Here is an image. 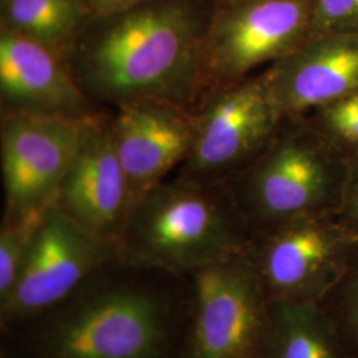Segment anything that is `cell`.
I'll return each instance as SVG.
<instances>
[{"label": "cell", "instance_id": "obj_20", "mask_svg": "<svg viewBox=\"0 0 358 358\" xmlns=\"http://www.w3.org/2000/svg\"><path fill=\"white\" fill-rule=\"evenodd\" d=\"M337 217L348 230L358 235V150L350 154L344 192Z\"/></svg>", "mask_w": 358, "mask_h": 358}, {"label": "cell", "instance_id": "obj_16", "mask_svg": "<svg viewBox=\"0 0 358 358\" xmlns=\"http://www.w3.org/2000/svg\"><path fill=\"white\" fill-rule=\"evenodd\" d=\"M3 27L64 57L90 17L85 0H3Z\"/></svg>", "mask_w": 358, "mask_h": 358}, {"label": "cell", "instance_id": "obj_4", "mask_svg": "<svg viewBox=\"0 0 358 358\" xmlns=\"http://www.w3.org/2000/svg\"><path fill=\"white\" fill-rule=\"evenodd\" d=\"M349 158L308 115H288L227 185L252 232L297 217L337 215Z\"/></svg>", "mask_w": 358, "mask_h": 358}, {"label": "cell", "instance_id": "obj_15", "mask_svg": "<svg viewBox=\"0 0 358 358\" xmlns=\"http://www.w3.org/2000/svg\"><path fill=\"white\" fill-rule=\"evenodd\" d=\"M266 358H338L316 301L269 300Z\"/></svg>", "mask_w": 358, "mask_h": 358}, {"label": "cell", "instance_id": "obj_11", "mask_svg": "<svg viewBox=\"0 0 358 358\" xmlns=\"http://www.w3.org/2000/svg\"><path fill=\"white\" fill-rule=\"evenodd\" d=\"M55 202L80 226L117 245L134 201L115 150L109 110L84 120L76 153Z\"/></svg>", "mask_w": 358, "mask_h": 358}, {"label": "cell", "instance_id": "obj_2", "mask_svg": "<svg viewBox=\"0 0 358 358\" xmlns=\"http://www.w3.org/2000/svg\"><path fill=\"white\" fill-rule=\"evenodd\" d=\"M210 17L190 0H154L90 15L65 53V63L87 97L103 110L145 99L195 110L201 47Z\"/></svg>", "mask_w": 358, "mask_h": 358}, {"label": "cell", "instance_id": "obj_21", "mask_svg": "<svg viewBox=\"0 0 358 358\" xmlns=\"http://www.w3.org/2000/svg\"><path fill=\"white\" fill-rule=\"evenodd\" d=\"M92 15H106L129 10L154 0H85Z\"/></svg>", "mask_w": 358, "mask_h": 358}, {"label": "cell", "instance_id": "obj_10", "mask_svg": "<svg viewBox=\"0 0 358 358\" xmlns=\"http://www.w3.org/2000/svg\"><path fill=\"white\" fill-rule=\"evenodd\" d=\"M85 118L1 113L4 214L43 210L55 202L76 153Z\"/></svg>", "mask_w": 358, "mask_h": 358}, {"label": "cell", "instance_id": "obj_5", "mask_svg": "<svg viewBox=\"0 0 358 358\" xmlns=\"http://www.w3.org/2000/svg\"><path fill=\"white\" fill-rule=\"evenodd\" d=\"M313 19L315 0H217L202 40L195 110L294 51L312 35Z\"/></svg>", "mask_w": 358, "mask_h": 358}, {"label": "cell", "instance_id": "obj_1", "mask_svg": "<svg viewBox=\"0 0 358 358\" xmlns=\"http://www.w3.org/2000/svg\"><path fill=\"white\" fill-rule=\"evenodd\" d=\"M189 276L120 256L63 301L1 332L0 358H183Z\"/></svg>", "mask_w": 358, "mask_h": 358}, {"label": "cell", "instance_id": "obj_14", "mask_svg": "<svg viewBox=\"0 0 358 358\" xmlns=\"http://www.w3.org/2000/svg\"><path fill=\"white\" fill-rule=\"evenodd\" d=\"M1 113L26 112L85 118L100 110L72 76L64 57L1 26Z\"/></svg>", "mask_w": 358, "mask_h": 358}, {"label": "cell", "instance_id": "obj_8", "mask_svg": "<svg viewBox=\"0 0 358 358\" xmlns=\"http://www.w3.org/2000/svg\"><path fill=\"white\" fill-rule=\"evenodd\" d=\"M192 153L174 176L229 183L268 142L282 121L263 72L208 96L198 108Z\"/></svg>", "mask_w": 358, "mask_h": 358}, {"label": "cell", "instance_id": "obj_9", "mask_svg": "<svg viewBox=\"0 0 358 358\" xmlns=\"http://www.w3.org/2000/svg\"><path fill=\"white\" fill-rule=\"evenodd\" d=\"M357 239L336 214L309 215L254 232L245 256L269 300L316 301Z\"/></svg>", "mask_w": 358, "mask_h": 358}, {"label": "cell", "instance_id": "obj_18", "mask_svg": "<svg viewBox=\"0 0 358 358\" xmlns=\"http://www.w3.org/2000/svg\"><path fill=\"white\" fill-rule=\"evenodd\" d=\"M306 115L345 152L358 150V88Z\"/></svg>", "mask_w": 358, "mask_h": 358}, {"label": "cell", "instance_id": "obj_12", "mask_svg": "<svg viewBox=\"0 0 358 358\" xmlns=\"http://www.w3.org/2000/svg\"><path fill=\"white\" fill-rule=\"evenodd\" d=\"M109 117L136 205L189 158L198 133V112L183 103L145 99L109 109Z\"/></svg>", "mask_w": 358, "mask_h": 358}, {"label": "cell", "instance_id": "obj_6", "mask_svg": "<svg viewBox=\"0 0 358 358\" xmlns=\"http://www.w3.org/2000/svg\"><path fill=\"white\" fill-rule=\"evenodd\" d=\"M183 358H266L269 299L247 256L194 271Z\"/></svg>", "mask_w": 358, "mask_h": 358}, {"label": "cell", "instance_id": "obj_3", "mask_svg": "<svg viewBox=\"0 0 358 358\" xmlns=\"http://www.w3.org/2000/svg\"><path fill=\"white\" fill-rule=\"evenodd\" d=\"M252 234L227 183L171 176L134 205L115 247L128 264L189 276L245 255Z\"/></svg>", "mask_w": 358, "mask_h": 358}, {"label": "cell", "instance_id": "obj_17", "mask_svg": "<svg viewBox=\"0 0 358 358\" xmlns=\"http://www.w3.org/2000/svg\"><path fill=\"white\" fill-rule=\"evenodd\" d=\"M47 208L3 215L0 227V306L8 300L13 292Z\"/></svg>", "mask_w": 358, "mask_h": 358}, {"label": "cell", "instance_id": "obj_19", "mask_svg": "<svg viewBox=\"0 0 358 358\" xmlns=\"http://www.w3.org/2000/svg\"><path fill=\"white\" fill-rule=\"evenodd\" d=\"M313 32L358 34V0H315Z\"/></svg>", "mask_w": 358, "mask_h": 358}, {"label": "cell", "instance_id": "obj_22", "mask_svg": "<svg viewBox=\"0 0 358 358\" xmlns=\"http://www.w3.org/2000/svg\"><path fill=\"white\" fill-rule=\"evenodd\" d=\"M350 262L355 264L353 271V279H352V285L349 291V322L352 327V331L356 334L358 338V239L352 254H350Z\"/></svg>", "mask_w": 358, "mask_h": 358}, {"label": "cell", "instance_id": "obj_13", "mask_svg": "<svg viewBox=\"0 0 358 358\" xmlns=\"http://www.w3.org/2000/svg\"><path fill=\"white\" fill-rule=\"evenodd\" d=\"M263 72L282 117L304 115L358 88V34L312 32Z\"/></svg>", "mask_w": 358, "mask_h": 358}, {"label": "cell", "instance_id": "obj_7", "mask_svg": "<svg viewBox=\"0 0 358 358\" xmlns=\"http://www.w3.org/2000/svg\"><path fill=\"white\" fill-rule=\"evenodd\" d=\"M117 257L115 244L80 226L53 202L43 215L13 292L0 306V331L59 304Z\"/></svg>", "mask_w": 358, "mask_h": 358}]
</instances>
